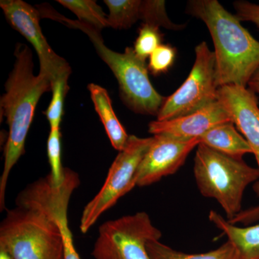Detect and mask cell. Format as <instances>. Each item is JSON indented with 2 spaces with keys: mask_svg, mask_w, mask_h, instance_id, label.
Instances as JSON below:
<instances>
[{
  "mask_svg": "<svg viewBox=\"0 0 259 259\" xmlns=\"http://www.w3.org/2000/svg\"><path fill=\"white\" fill-rule=\"evenodd\" d=\"M0 7L7 20L33 47L40 61V71L54 83L60 78H69L71 69L67 61L51 49L40 28V12L22 0H2Z\"/></svg>",
  "mask_w": 259,
  "mask_h": 259,
  "instance_id": "9",
  "label": "cell"
},
{
  "mask_svg": "<svg viewBox=\"0 0 259 259\" xmlns=\"http://www.w3.org/2000/svg\"><path fill=\"white\" fill-rule=\"evenodd\" d=\"M15 61L1 97L2 115L9 127L4 148V167L0 178V210L5 209V191L10 171L25 153V144L33 120L35 107L44 93L52 91L49 76L42 72L34 74L32 51L28 46L18 44Z\"/></svg>",
  "mask_w": 259,
  "mask_h": 259,
  "instance_id": "2",
  "label": "cell"
},
{
  "mask_svg": "<svg viewBox=\"0 0 259 259\" xmlns=\"http://www.w3.org/2000/svg\"><path fill=\"white\" fill-rule=\"evenodd\" d=\"M199 144L198 139L185 140L167 135H153L152 143L136 170L133 189L136 186L152 185L163 177L176 173Z\"/></svg>",
  "mask_w": 259,
  "mask_h": 259,
  "instance_id": "10",
  "label": "cell"
},
{
  "mask_svg": "<svg viewBox=\"0 0 259 259\" xmlns=\"http://www.w3.org/2000/svg\"><path fill=\"white\" fill-rule=\"evenodd\" d=\"M218 100L249 144L259 171V107L255 94L244 87L226 85L218 88ZM253 189L259 198V180Z\"/></svg>",
  "mask_w": 259,
  "mask_h": 259,
  "instance_id": "11",
  "label": "cell"
},
{
  "mask_svg": "<svg viewBox=\"0 0 259 259\" xmlns=\"http://www.w3.org/2000/svg\"><path fill=\"white\" fill-rule=\"evenodd\" d=\"M110 14L109 25L115 29H127L141 18V0H105Z\"/></svg>",
  "mask_w": 259,
  "mask_h": 259,
  "instance_id": "17",
  "label": "cell"
},
{
  "mask_svg": "<svg viewBox=\"0 0 259 259\" xmlns=\"http://www.w3.org/2000/svg\"><path fill=\"white\" fill-rule=\"evenodd\" d=\"M162 37L163 35L158 27L143 23L134 44L136 55L146 61L161 45Z\"/></svg>",
  "mask_w": 259,
  "mask_h": 259,
  "instance_id": "22",
  "label": "cell"
},
{
  "mask_svg": "<svg viewBox=\"0 0 259 259\" xmlns=\"http://www.w3.org/2000/svg\"><path fill=\"white\" fill-rule=\"evenodd\" d=\"M141 20L144 24L163 27L168 30H182L185 25H177L168 18L166 3L163 0H145L141 4Z\"/></svg>",
  "mask_w": 259,
  "mask_h": 259,
  "instance_id": "19",
  "label": "cell"
},
{
  "mask_svg": "<svg viewBox=\"0 0 259 259\" xmlns=\"http://www.w3.org/2000/svg\"><path fill=\"white\" fill-rule=\"evenodd\" d=\"M228 122H233L231 117L217 100L189 115L171 120L152 121L148 125V132L185 140L199 139L214 126Z\"/></svg>",
  "mask_w": 259,
  "mask_h": 259,
  "instance_id": "12",
  "label": "cell"
},
{
  "mask_svg": "<svg viewBox=\"0 0 259 259\" xmlns=\"http://www.w3.org/2000/svg\"><path fill=\"white\" fill-rule=\"evenodd\" d=\"M233 225L242 224L245 226H251L259 223V205L242 210L241 212L231 220L228 221Z\"/></svg>",
  "mask_w": 259,
  "mask_h": 259,
  "instance_id": "26",
  "label": "cell"
},
{
  "mask_svg": "<svg viewBox=\"0 0 259 259\" xmlns=\"http://www.w3.org/2000/svg\"><path fill=\"white\" fill-rule=\"evenodd\" d=\"M177 51L169 44H161L150 56L148 70L151 74H165L173 66L176 59Z\"/></svg>",
  "mask_w": 259,
  "mask_h": 259,
  "instance_id": "23",
  "label": "cell"
},
{
  "mask_svg": "<svg viewBox=\"0 0 259 259\" xmlns=\"http://www.w3.org/2000/svg\"><path fill=\"white\" fill-rule=\"evenodd\" d=\"M237 18L241 21L251 22L259 29V5L247 1H237L233 3Z\"/></svg>",
  "mask_w": 259,
  "mask_h": 259,
  "instance_id": "25",
  "label": "cell"
},
{
  "mask_svg": "<svg viewBox=\"0 0 259 259\" xmlns=\"http://www.w3.org/2000/svg\"><path fill=\"white\" fill-rule=\"evenodd\" d=\"M233 122L214 126L199 139V144L236 159L253 153L245 138L237 131Z\"/></svg>",
  "mask_w": 259,
  "mask_h": 259,
  "instance_id": "13",
  "label": "cell"
},
{
  "mask_svg": "<svg viewBox=\"0 0 259 259\" xmlns=\"http://www.w3.org/2000/svg\"><path fill=\"white\" fill-rule=\"evenodd\" d=\"M187 12L202 20L212 36L218 88H246L259 68V41L218 0H191Z\"/></svg>",
  "mask_w": 259,
  "mask_h": 259,
  "instance_id": "3",
  "label": "cell"
},
{
  "mask_svg": "<svg viewBox=\"0 0 259 259\" xmlns=\"http://www.w3.org/2000/svg\"><path fill=\"white\" fill-rule=\"evenodd\" d=\"M153 137L131 135L127 144L114 160L100 192L83 209L80 230L86 233L100 216L133 190L132 182L140 163L152 143Z\"/></svg>",
  "mask_w": 259,
  "mask_h": 259,
  "instance_id": "7",
  "label": "cell"
},
{
  "mask_svg": "<svg viewBox=\"0 0 259 259\" xmlns=\"http://www.w3.org/2000/svg\"><path fill=\"white\" fill-rule=\"evenodd\" d=\"M209 219L236 247L240 258L259 259V223L241 228L214 210L209 212Z\"/></svg>",
  "mask_w": 259,
  "mask_h": 259,
  "instance_id": "14",
  "label": "cell"
},
{
  "mask_svg": "<svg viewBox=\"0 0 259 259\" xmlns=\"http://www.w3.org/2000/svg\"><path fill=\"white\" fill-rule=\"evenodd\" d=\"M59 4L72 12L81 23L91 25L101 31L109 28L108 20L105 12L94 0H59Z\"/></svg>",
  "mask_w": 259,
  "mask_h": 259,
  "instance_id": "18",
  "label": "cell"
},
{
  "mask_svg": "<svg viewBox=\"0 0 259 259\" xmlns=\"http://www.w3.org/2000/svg\"><path fill=\"white\" fill-rule=\"evenodd\" d=\"M60 23L70 28L79 29L88 35L99 56L105 61L118 81L120 96L126 105L136 113L157 115L166 98L155 90L148 77L146 61L136 55L133 48L117 53L104 44L100 30L61 16Z\"/></svg>",
  "mask_w": 259,
  "mask_h": 259,
  "instance_id": "5",
  "label": "cell"
},
{
  "mask_svg": "<svg viewBox=\"0 0 259 259\" xmlns=\"http://www.w3.org/2000/svg\"><path fill=\"white\" fill-rule=\"evenodd\" d=\"M248 86L252 92L259 95V68L250 78Z\"/></svg>",
  "mask_w": 259,
  "mask_h": 259,
  "instance_id": "27",
  "label": "cell"
},
{
  "mask_svg": "<svg viewBox=\"0 0 259 259\" xmlns=\"http://www.w3.org/2000/svg\"><path fill=\"white\" fill-rule=\"evenodd\" d=\"M194 175L200 193L218 201L228 221L241 212L245 190L259 180L258 168L202 144L196 151Z\"/></svg>",
  "mask_w": 259,
  "mask_h": 259,
  "instance_id": "4",
  "label": "cell"
},
{
  "mask_svg": "<svg viewBox=\"0 0 259 259\" xmlns=\"http://www.w3.org/2000/svg\"><path fill=\"white\" fill-rule=\"evenodd\" d=\"M161 236L147 213L139 212L103 223L92 254L95 259H151L147 244Z\"/></svg>",
  "mask_w": 259,
  "mask_h": 259,
  "instance_id": "6",
  "label": "cell"
},
{
  "mask_svg": "<svg viewBox=\"0 0 259 259\" xmlns=\"http://www.w3.org/2000/svg\"><path fill=\"white\" fill-rule=\"evenodd\" d=\"M0 259H14L4 248H0Z\"/></svg>",
  "mask_w": 259,
  "mask_h": 259,
  "instance_id": "28",
  "label": "cell"
},
{
  "mask_svg": "<svg viewBox=\"0 0 259 259\" xmlns=\"http://www.w3.org/2000/svg\"><path fill=\"white\" fill-rule=\"evenodd\" d=\"M195 61L188 77L163 102L157 120H171L201 110L218 100L215 58L207 42L195 48Z\"/></svg>",
  "mask_w": 259,
  "mask_h": 259,
  "instance_id": "8",
  "label": "cell"
},
{
  "mask_svg": "<svg viewBox=\"0 0 259 259\" xmlns=\"http://www.w3.org/2000/svg\"><path fill=\"white\" fill-rule=\"evenodd\" d=\"M61 134L60 129L50 130L47 141V153L53 183L57 187L62 184L64 179V168L61 164Z\"/></svg>",
  "mask_w": 259,
  "mask_h": 259,
  "instance_id": "21",
  "label": "cell"
},
{
  "mask_svg": "<svg viewBox=\"0 0 259 259\" xmlns=\"http://www.w3.org/2000/svg\"><path fill=\"white\" fill-rule=\"evenodd\" d=\"M68 79L69 78H60L53 83L52 100L47 110L44 112L50 124V130L60 129L65 97L69 90Z\"/></svg>",
  "mask_w": 259,
  "mask_h": 259,
  "instance_id": "20",
  "label": "cell"
},
{
  "mask_svg": "<svg viewBox=\"0 0 259 259\" xmlns=\"http://www.w3.org/2000/svg\"><path fill=\"white\" fill-rule=\"evenodd\" d=\"M151 259H241L236 247L228 241L217 249L202 253H186L173 249L160 241H150L147 244Z\"/></svg>",
  "mask_w": 259,
  "mask_h": 259,
  "instance_id": "16",
  "label": "cell"
},
{
  "mask_svg": "<svg viewBox=\"0 0 259 259\" xmlns=\"http://www.w3.org/2000/svg\"><path fill=\"white\" fill-rule=\"evenodd\" d=\"M50 175L19 194L16 207L0 226V248L14 259H65L64 243L54 210Z\"/></svg>",
  "mask_w": 259,
  "mask_h": 259,
  "instance_id": "1",
  "label": "cell"
},
{
  "mask_svg": "<svg viewBox=\"0 0 259 259\" xmlns=\"http://www.w3.org/2000/svg\"><path fill=\"white\" fill-rule=\"evenodd\" d=\"M88 90L112 146L117 151H122L127 144L130 136L114 112L108 93L105 88L93 83L89 84Z\"/></svg>",
  "mask_w": 259,
  "mask_h": 259,
  "instance_id": "15",
  "label": "cell"
},
{
  "mask_svg": "<svg viewBox=\"0 0 259 259\" xmlns=\"http://www.w3.org/2000/svg\"><path fill=\"white\" fill-rule=\"evenodd\" d=\"M68 209H63L56 214V219L64 238L65 259H81L75 248L72 233L68 221Z\"/></svg>",
  "mask_w": 259,
  "mask_h": 259,
  "instance_id": "24",
  "label": "cell"
}]
</instances>
